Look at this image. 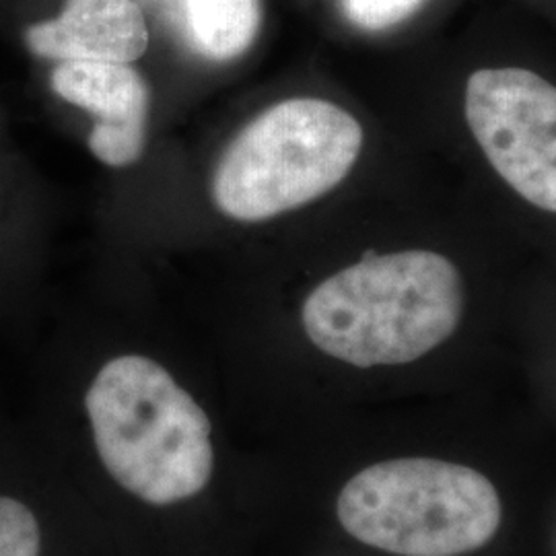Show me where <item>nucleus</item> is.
Returning <instances> with one entry per match:
<instances>
[{"instance_id":"obj_2","label":"nucleus","mask_w":556,"mask_h":556,"mask_svg":"<svg viewBox=\"0 0 556 556\" xmlns=\"http://www.w3.org/2000/svg\"><path fill=\"white\" fill-rule=\"evenodd\" d=\"M85 408L101 464L135 497L172 505L208 484L211 420L153 358L108 361L85 394Z\"/></svg>"},{"instance_id":"obj_3","label":"nucleus","mask_w":556,"mask_h":556,"mask_svg":"<svg viewBox=\"0 0 556 556\" xmlns=\"http://www.w3.org/2000/svg\"><path fill=\"white\" fill-rule=\"evenodd\" d=\"M351 536L400 556H457L486 546L503 505L475 468L433 457L379 462L351 478L337 501Z\"/></svg>"},{"instance_id":"obj_10","label":"nucleus","mask_w":556,"mask_h":556,"mask_svg":"<svg viewBox=\"0 0 556 556\" xmlns=\"http://www.w3.org/2000/svg\"><path fill=\"white\" fill-rule=\"evenodd\" d=\"M425 0H342L346 20L365 31H383L410 20Z\"/></svg>"},{"instance_id":"obj_7","label":"nucleus","mask_w":556,"mask_h":556,"mask_svg":"<svg viewBox=\"0 0 556 556\" xmlns=\"http://www.w3.org/2000/svg\"><path fill=\"white\" fill-rule=\"evenodd\" d=\"M149 25L137 0H62L59 13L21 25V43L43 62L132 64L149 50Z\"/></svg>"},{"instance_id":"obj_4","label":"nucleus","mask_w":556,"mask_h":556,"mask_svg":"<svg viewBox=\"0 0 556 556\" xmlns=\"http://www.w3.org/2000/svg\"><path fill=\"white\" fill-rule=\"evenodd\" d=\"M363 149L358 119L332 101L293 98L252 119L223 153L213 200L241 223L273 219L334 190Z\"/></svg>"},{"instance_id":"obj_8","label":"nucleus","mask_w":556,"mask_h":556,"mask_svg":"<svg viewBox=\"0 0 556 556\" xmlns=\"http://www.w3.org/2000/svg\"><path fill=\"white\" fill-rule=\"evenodd\" d=\"M186 48L208 62L243 56L258 38L262 0H161Z\"/></svg>"},{"instance_id":"obj_9","label":"nucleus","mask_w":556,"mask_h":556,"mask_svg":"<svg viewBox=\"0 0 556 556\" xmlns=\"http://www.w3.org/2000/svg\"><path fill=\"white\" fill-rule=\"evenodd\" d=\"M46 538L36 507L0 489V556H43Z\"/></svg>"},{"instance_id":"obj_5","label":"nucleus","mask_w":556,"mask_h":556,"mask_svg":"<svg viewBox=\"0 0 556 556\" xmlns=\"http://www.w3.org/2000/svg\"><path fill=\"white\" fill-rule=\"evenodd\" d=\"M466 122L519 197L556 213V87L526 68H480L466 83Z\"/></svg>"},{"instance_id":"obj_1","label":"nucleus","mask_w":556,"mask_h":556,"mask_svg":"<svg viewBox=\"0 0 556 556\" xmlns=\"http://www.w3.org/2000/svg\"><path fill=\"white\" fill-rule=\"evenodd\" d=\"M464 312L456 264L431 250L367 256L318 285L301 319L321 353L353 367L406 365L452 337Z\"/></svg>"},{"instance_id":"obj_6","label":"nucleus","mask_w":556,"mask_h":556,"mask_svg":"<svg viewBox=\"0 0 556 556\" xmlns=\"http://www.w3.org/2000/svg\"><path fill=\"white\" fill-rule=\"evenodd\" d=\"M48 87L54 98L96 118L87 144L101 163L128 167L142 157L151 89L132 64L60 62Z\"/></svg>"}]
</instances>
